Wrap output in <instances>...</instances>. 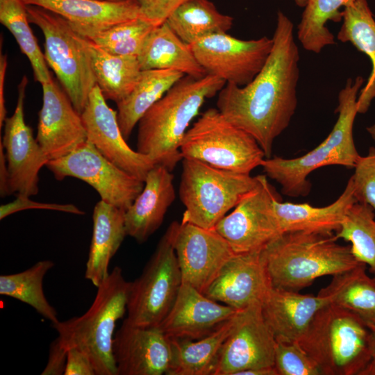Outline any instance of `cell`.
<instances>
[{"label":"cell","mask_w":375,"mask_h":375,"mask_svg":"<svg viewBox=\"0 0 375 375\" xmlns=\"http://www.w3.org/2000/svg\"><path fill=\"white\" fill-rule=\"evenodd\" d=\"M271 52L248 84L226 83L217 108L233 124L252 135L271 158L273 144L290 125L297 106L300 55L294 25L281 11L276 17Z\"/></svg>","instance_id":"obj_1"},{"label":"cell","mask_w":375,"mask_h":375,"mask_svg":"<svg viewBox=\"0 0 375 375\" xmlns=\"http://www.w3.org/2000/svg\"><path fill=\"white\" fill-rule=\"evenodd\" d=\"M226 83L209 74L184 75L138 122L137 151L172 172L183 159L180 147L191 121Z\"/></svg>","instance_id":"obj_2"},{"label":"cell","mask_w":375,"mask_h":375,"mask_svg":"<svg viewBox=\"0 0 375 375\" xmlns=\"http://www.w3.org/2000/svg\"><path fill=\"white\" fill-rule=\"evenodd\" d=\"M335 234L290 231L262 249L272 287L299 292L318 278L334 276L362 263L350 246L337 242Z\"/></svg>","instance_id":"obj_3"},{"label":"cell","mask_w":375,"mask_h":375,"mask_svg":"<svg viewBox=\"0 0 375 375\" xmlns=\"http://www.w3.org/2000/svg\"><path fill=\"white\" fill-rule=\"evenodd\" d=\"M364 79L349 78L338 96V119L331 133L317 147L294 158L280 156L265 158L261 167L267 176L276 181L283 194L291 197L307 195L311 188L308 175L328 165L354 168L360 156L353 140V126L358 112V97Z\"/></svg>","instance_id":"obj_4"},{"label":"cell","mask_w":375,"mask_h":375,"mask_svg":"<svg viewBox=\"0 0 375 375\" xmlns=\"http://www.w3.org/2000/svg\"><path fill=\"white\" fill-rule=\"evenodd\" d=\"M131 282L115 267L97 287L89 309L79 317L51 324L68 349L76 347L90 358L96 375H117L112 344L117 322L127 311Z\"/></svg>","instance_id":"obj_5"},{"label":"cell","mask_w":375,"mask_h":375,"mask_svg":"<svg viewBox=\"0 0 375 375\" xmlns=\"http://www.w3.org/2000/svg\"><path fill=\"white\" fill-rule=\"evenodd\" d=\"M370 335L356 315L329 303L297 342L322 375H360L371 360Z\"/></svg>","instance_id":"obj_6"},{"label":"cell","mask_w":375,"mask_h":375,"mask_svg":"<svg viewBox=\"0 0 375 375\" xmlns=\"http://www.w3.org/2000/svg\"><path fill=\"white\" fill-rule=\"evenodd\" d=\"M178 194L185 206L181 222L204 228L217 224L257 184L258 177L183 158Z\"/></svg>","instance_id":"obj_7"},{"label":"cell","mask_w":375,"mask_h":375,"mask_svg":"<svg viewBox=\"0 0 375 375\" xmlns=\"http://www.w3.org/2000/svg\"><path fill=\"white\" fill-rule=\"evenodd\" d=\"M180 151L183 158L248 174L266 158L252 135L231 123L215 108L207 109L188 129Z\"/></svg>","instance_id":"obj_8"},{"label":"cell","mask_w":375,"mask_h":375,"mask_svg":"<svg viewBox=\"0 0 375 375\" xmlns=\"http://www.w3.org/2000/svg\"><path fill=\"white\" fill-rule=\"evenodd\" d=\"M29 22L44 38V58L79 113L97 85L90 57L81 37L62 17L43 8L26 5Z\"/></svg>","instance_id":"obj_9"},{"label":"cell","mask_w":375,"mask_h":375,"mask_svg":"<svg viewBox=\"0 0 375 375\" xmlns=\"http://www.w3.org/2000/svg\"><path fill=\"white\" fill-rule=\"evenodd\" d=\"M179 224L168 226L140 276L131 282L126 319L133 325L159 326L176 299L182 285L174 248Z\"/></svg>","instance_id":"obj_10"},{"label":"cell","mask_w":375,"mask_h":375,"mask_svg":"<svg viewBox=\"0 0 375 375\" xmlns=\"http://www.w3.org/2000/svg\"><path fill=\"white\" fill-rule=\"evenodd\" d=\"M257 177L256 185L215 227L236 254L260 251L282 233L274 206L281 199L266 175Z\"/></svg>","instance_id":"obj_11"},{"label":"cell","mask_w":375,"mask_h":375,"mask_svg":"<svg viewBox=\"0 0 375 375\" xmlns=\"http://www.w3.org/2000/svg\"><path fill=\"white\" fill-rule=\"evenodd\" d=\"M46 167L58 181L74 177L89 184L101 200L126 210L142 192L144 182L106 158L86 141L69 154L50 160Z\"/></svg>","instance_id":"obj_12"},{"label":"cell","mask_w":375,"mask_h":375,"mask_svg":"<svg viewBox=\"0 0 375 375\" xmlns=\"http://www.w3.org/2000/svg\"><path fill=\"white\" fill-rule=\"evenodd\" d=\"M190 46L207 74L226 83L244 86L264 66L272 49L273 40L267 36L240 40L224 33L208 35Z\"/></svg>","instance_id":"obj_13"},{"label":"cell","mask_w":375,"mask_h":375,"mask_svg":"<svg viewBox=\"0 0 375 375\" xmlns=\"http://www.w3.org/2000/svg\"><path fill=\"white\" fill-rule=\"evenodd\" d=\"M276 340L265 322L261 303L239 310L234 327L219 351L212 375L274 366Z\"/></svg>","instance_id":"obj_14"},{"label":"cell","mask_w":375,"mask_h":375,"mask_svg":"<svg viewBox=\"0 0 375 375\" xmlns=\"http://www.w3.org/2000/svg\"><path fill=\"white\" fill-rule=\"evenodd\" d=\"M28 78L24 75L18 85V98L13 114L6 117L1 138L10 177L12 194L36 195L39 172L49 159L34 138L24 119V100Z\"/></svg>","instance_id":"obj_15"},{"label":"cell","mask_w":375,"mask_h":375,"mask_svg":"<svg viewBox=\"0 0 375 375\" xmlns=\"http://www.w3.org/2000/svg\"><path fill=\"white\" fill-rule=\"evenodd\" d=\"M81 115L87 140L116 166L144 181L156 163L128 145L118 124L117 111L108 106L97 85L92 90Z\"/></svg>","instance_id":"obj_16"},{"label":"cell","mask_w":375,"mask_h":375,"mask_svg":"<svg viewBox=\"0 0 375 375\" xmlns=\"http://www.w3.org/2000/svg\"><path fill=\"white\" fill-rule=\"evenodd\" d=\"M174 248L182 283L188 284L201 292L235 254L215 228H204L188 222L180 223Z\"/></svg>","instance_id":"obj_17"},{"label":"cell","mask_w":375,"mask_h":375,"mask_svg":"<svg viewBox=\"0 0 375 375\" xmlns=\"http://www.w3.org/2000/svg\"><path fill=\"white\" fill-rule=\"evenodd\" d=\"M42 88L36 140L50 160L75 150L87 141V133L81 113L66 92L53 79Z\"/></svg>","instance_id":"obj_18"},{"label":"cell","mask_w":375,"mask_h":375,"mask_svg":"<svg viewBox=\"0 0 375 375\" xmlns=\"http://www.w3.org/2000/svg\"><path fill=\"white\" fill-rule=\"evenodd\" d=\"M112 352L117 375H162L172 359L170 339L158 326H139L126 319L115 333Z\"/></svg>","instance_id":"obj_19"},{"label":"cell","mask_w":375,"mask_h":375,"mask_svg":"<svg viewBox=\"0 0 375 375\" xmlns=\"http://www.w3.org/2000/svg\"><path fill=\"white\" fill-rule=\"evenodd\" d=\"M261 251L235 253L202 293L238 310L262 303L271 285Z\"/></svg>","instance_id":"obj_20"},{"label":"cell","mask_w":375,"mask_h":375,"mask_svg":"<svg viewBox=\"0 0 375 375\" xmlns=\"http://www.w3.org/2000/svg\"><path fill=\"white\" fill-rule=\"evenodd\" d=\"M238 311L182 283L171 310L158 326L169 339L196 340L214 331Z\"/></svg>","instance_id":"obj_21"},{"label":"cell","mask_w":375,"mask_h":375,"mask_svg":"<svg viewBox=\"0 0 375 375\" xmlns=\"http://www.w3.org/2000/svg\"><path fill=\"white\" fill-rule=\"evenodd\" d=\"M329 303L327 297L303 294L271 286L262 301L261 308L276 341L297 342L318 310Z\"/></svg>","instance_id":"obj_22"},{"label":"cell","mask_w":375,"mask_h":375,"mask_svg":"<svg viewBox=\"0 0 375 375\" xmlns=\"http://www.w3.org/2000/svg\"><path fill=\"white\" fill-rule=\"evenodd\" d=\"M173 179L172 172L162 165L151 169L142 192L125 210L127 235L143 243L160 228L176 197Z\"/></svg>","instance_id":"obj_23"},{"label":"cell","mask_w":375,"mask_h":375,"mask_svg":"<svg viewBox=\"0 0 375 375\" xmlns=\"http://www.w3.org/2000/svg\"><path fill=\"white\" fill-rule=\"evenodd\" d=\"M357 203L349 178L340 196L332 203L315 207L307 203L275 201L276 217L281 233L306 231L335 234L340 228L349 209Z\"/></svg>","instance_id":"obj_24"},{"label":"cell","mask_w":375,"mask_h":375,"mask_svg":"<svg viewBox=\"0 0 375 375\" xmlns=\"http://www.w3.org/2000/svg\"><path fill=\"white\" fill-rule=\"evenodd\" d=\"M125 210L102 200L97 202L92 214L93 228L85 278L98 287L108 274L112 258L126 235Z\"/></svg>","instance_id":"obj_25"},{"label":"cell","mask_w":375,"mask_h":375,"mask_svg":"<svg viewBox=\"0 0 375 375\" xmlns=\"http://www.w3.org/2000/svg\"><path fill=\"white\" fill-rule=\"evenodd\" d=\"M138 58L142 70L171 69L194 78L208 74L190 44L183 42L165 22L149 33Z\"/></svg>","instance_id":"obj_26"},{"label":"cell","mask_w":375,"mask_h":375,"mask_svg":"<svg viewBox=\"0 0 375 375\" xmlns=\"http://www.w3.org/2000/svg\"><path fill=\"white\" fill-rule=\"evenodd\" d=\"M26 5L39 6L54 12L72 24L104 28L141 17L133 1L115 3L100 0H23Z\"/></svg>","instance_id":"obj_27"},{"label":"cell","mask_w":375,"mask_h":375,"mask_svg":"<svg viewBox=\"0 0 375 375\" xmlns=\"http://www.w3.org/2000/svg\"><path fill=\"white\" fill-rule=\"evenodd\" d=\"M367 266L356 267L333 276L329 284L318 294L327 297L331 303L356 315L375 332V281L366 272Z\"/></svg>","instance_id":"obj_28"},{"label":"cell","mask_w":375,"mask_h":375,"mask_svg":"<svg viewBox=\"0 0 375 375\" xmlns=\"http://www.w3.org/2000/svg\"><path fill=\"white\" fill-rule=\"evenodd\" d=\"M238 312L201 338L170 339L172 359L165 374L212 375L219 351L234 327Z\"/></svg>","instance_id":"obj_29"},{"label":"cell","mask_w":375,"mask_h":375,"mask_svg":"<svg viewBox=\"0 0 375 375\" xmlns=\"http://www.w3.org/2000/svg\"><path fill=\"white\" fill-rule=\"evenodd\" d=\"M338 40L349 42L371 60L372 71L358 97V112L365 113L375 98V20L367 0H353L342 10Z\"/></svg>","instance_id":"obj_30"},{"label":"cell","mask_w":375,"mask_h":375,"mask_svg":"<svg viewBox=\"0 0 375 375\" xmlns=\"http://www.w3.org/2000/svg\"><path fill=\"white\" fill-rule=\"evenodd\" d=\"M81 37L90 55L97 85L106 100L117 103L130 94L140 78L142 69L138 56L111 53Z\"/></svg>","instance_id":"obj_31"},{"label":"cell","mask_w":375,"mask_h":375,"mask_svg":"<svg viewBox=\"0 0 375 375\" xmlns=\"http://www.w3.org/2000/svg\"><path fill=\"white\" fill-rule=\"evenodd\" d=\"M184 75L171 69L142 70L130 94L117 103V121L126 140L145 112Z\"/></svg>","instance_id":"obj_32"},{"label":"cell","mask_w":375,"mask_h":375,"mask_svg":"<svg viewBox=\"0 0 375 375\" xmlns=\"http://www.w3.org/2000/svg\"><path fill=\"white\" fill-rule=\"evenodd\" d=\"M165 22L183 42L192 44L208 35L227 33L233 18L219 12L210 0H186Z\"/></svg>","instance_id":"obj_33"},{"label":"cell","mask_w":375,"mask_h":375,"mask_svg":"<svg viewBox=\"0 0 375 375\" xmlns=\"http://www.w3.org/2000/svg\"><path fill=\"white\" fill-rule=\"evenodd\" d=\"M53 266L52 260H44L21 272L1 275L0 294L29 305L51 324L58 322V312L43 290L44 276Z\"/></svg>","instance_id":"obj_34"},{"label":"cell","mask_w":375,"mask_h":375,"mask_svg":"<svg viewBox=\"0 0 375 375\" xmlns=\"http://www.w3.org/2000/svg\"><path fill=\"white\" fill-rule=\"evenodd\" d=\"M70 24L78 34L111 53L135 56H138L147 35L156 26L142 17L104 28Z\"/></svg>","instance_id":"obj_35"},{"label":"cell","mask_w":375,"mask_h":375,"mask_svg":"<svg viewBox=\"0 0 375 375\" xmlns=\"http://www.w3.org/2000/svg\"><path fill=\"white\" fill-rule=\"evenodd\" d=\"M352 1L308 0L297 26V35L302 47L319 53L326 47L334 44L335 37L326 24L329 21L340 22V9Z\"/></svg>","instance_id":"obj_36"},{"label":"cell","mask_w":375,"mask_h":375,"mask_svg":"<svg viewBox=\"0 0 375 375\" xmlns=\"http://www.w3.org/2000/svg\"><path fill=\"white\" fill-rule=\"evenodd\" d=\"M0 22L12 33L22 53L28 59L35 80L41 85L51 81L53 78L31 28L23 0H0Z\"/></svg>","instance_id":"obj_37"},{"label":"cell","mask_w":375,"mask_h":375,"mask_svg":"<svg viewBox=\"0 0 375 375\" xmlns=\"http://www.w3.org/2000/svg\"><path fill=\"white\" fill-rule=\"evenodd\" d=\"M335 238L351 243L352 253L375 276V211L368 204L354 203L347 212Z\"/></svg>","instance_id":"obj_38"},{"label":"cell","mask_w":375,"mask_h":375,"mask_svg":"<svg viewBox=\"0 0 375 375\" xmlns=\"http://www.w3.org/2000/svg\"><path fill=\"white\" fill-rule=\"evenodd\" d=\"M274 367L278 375H322L317 365L298 342L276 341Z\"/></svg>","instance_id":"obj_39"},{"label":"cell","mask_w":375,"mask_h":375,"mask_svg":"<svg viewBox=\"0 0 375 375\" xmlns=\"http://www.w3.org/2000/svg\"><path fill=\"white\" fill-rule=\"evenodd\" d=\"M350 177L357 202L369 205L375 211V147L359 158Z\"/></svg>","instance_id":"obj_40"},{"label":"cell","mask_w":375,"mask_h":375,"mask_svg":"<svg viewBox=\"0 0 375 375\" xmlns=\"http://www.w3.org/2000/svg\"><path fill=\"white\" fill-rule=\"evenodd\" d=\"M29 197L24 194H17V197L14 201L1 205L0 206V219L2 220L17 212L29 209L51 210L78 215L85 214V212L72 203H42L34 201Z\"/></svg>","instance_id":"obj_41"},{"label":"cell","mask_w":375,"mask_h":375,"mask_svg":"<svg viewBox=\"0 0 375 375\" xmlns=\"http://www.w3.org/2000/svg\"><path fill=\"white\" fill-rule=\"evenodd\" d=\"M141 17L154 26L164 23L168 17L186 0H134Z\"/></svg>","instance_id":"obj_42"},{"label":"cell","mask_w":375,"mask_h":375,"mask_svg":"<svg viewBox=\"0 0 375 375\" xmlns=\"http://www.w3.org/2000/svg\"><path fill=\"white\" fill-rule=\"evenodd\" d=\"M65 375H96L94 366L88 356L76 347L67 349Z\"/></svg>","instance_id":"obj_43"},{"label":"cell","mask_w":375,"mask_h":375,"mask_svg":"<svg viewBox=\"0 0 375 375\" xmlns=\"http://www.w3.org/2000/svg\"><path fill=\"white\" fill-rule=\"evenodd\" d=\"M67 357V349L58 338L50 345L47 365L42 372V375L64 374Z\"/></svg>","instance_id":"obj_44"},{"label":"cell","mask_w":375,"mask_h":375,"mask_svg":"<svg viewBox=\"0 0 375 375\" xmlns=\"http://www.w3.org/2000/svg\"><path fill=\"white\" fill-rule=\"evenodd\" d=\"M12 194L10 177L2 143L0 142V195L5 197Z\"/></svg>","instance_id":"obj_45"},{"label":"cell","mask_w":375,"mask_h":375,"mask_svg":"<svg viewBox=\"0 0 375 375\" xmlns=\"http://www.w3.org/2000/svg\"><path fill=\"white\" fill-rule=\"evenodd\" d=\"M8 66V58L6 54L1 53L0 56V128L3 126L6 119V108L4 99V82L6 72Z\"/></svg>","instance_id":"obj_46"},{"label":"cell","mask_w":375,"mask_h":375,"mask_svg":"<svg viewBox=\"0 0 375 375\" xmlns=\"http://www.w3.org/2000/svg\"><path fill=\"white\" fill-rule=\"evenodd\" d=\"M369 347L371 360L360 375H375V332L371 331Z\"/></svg>","instance_id":"obj_47"},{"label":"cell","mask_w":375,"mask_h":375,"mask_svg":"<svg viewBox=\"0 0 375 375\" xmlns=\"http://www.w3.org/2000/svg\"><path fill=\"white\" fill-rule=\"evenodd\" d=\"M238 375H278L276 369L274 367L249 369L242 371Z\"/></svg>","instance_id":"obj_48"},{"label":"cell","mask_w":375,"mask_h":375,"mask_svg":"<svg viewBox=\"0 0 375 375\" xmlns=\"http://www.w3.org/2000/svg\"><path fill=\"white\" fill-rule=\"evenodd\" d=\"M366 130L371 138L375 141V124L367 126Z\"/></svg>","instance_id":"obj_49"},{"label":"cell","mask_w":375,"mask_h":375,"mask_svg":"<svg viewBox=\"0 0 375 375\" xmlns=\"http://www.w3.org/2000/svg\"><path fill=\"white\" fill-rule=\"evenodd\" d=\"M294 3L299 7L304 8L308 0H293Z\"/></svg>","instance_id":"obj_50"},{"label":"cell","mask_w":375,"mask_h":375,"mask_svg":"<svg viewBox=\"0 0 375 375\" xmlns=\"http://www.w3.org/2000/svg\"><path fill=\"white\" fill-rule=\"evenodd\" d=\"M100 1H105L115 2V3L126 2V1H135L134 0H100Z\"/></svg>","instance_id":"obj_51"},{"label":"cell","mask_w":375,"mask_h":375,"mask_svg":"<svg viewBox=\"0 0 375 375\" xmlns=\"http://www.w3.org/2000/svg\"><path fill=\"white\" fill-rule=\"evenodd\" d=\"M374 281H375V276L374 277Z\"/></svg>","instance_id":"obj_52"}]
</instances>
